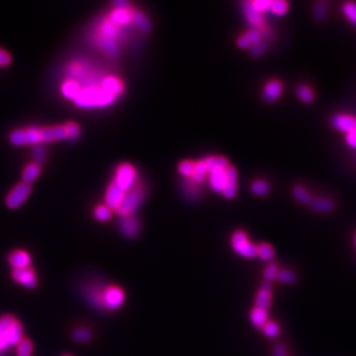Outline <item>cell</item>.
Segmentation results:
<instances>
[{"label":"cell","mask_w":356,"mask_h":356,"mask_svg":"<svg viewBox=\"0 0 356 356\" xmlns=\"http://www.w3.org/2000/svg\"><path fill=\"white\" fill-rule=\"evenodd\" d=\"M116 97L108 94L100 86L81 88L79 93L73 99L75 105L81 108L105 107L112 104Z\"/></svg>","instance_id":"6da1fadb"},{"label":"cell","mask_w":356,"mask_h":356,"mask_svg":"<svg viewBox=\"0 0 356 356\" xmlns=\"http://www.w3.org/2000/svg\"><path fill=\"white\" fill-rule=\"evenodd\" d=\"M22 327L12 317H3L0 320V351L9 346L19 344L22 340Z\"/></svg>","instance_id":"7a4b0ae2"},{"label":"cell","mask_w":356,"mask_h":356,"mask_svg":"<svg viewBox=\"0 0 356 356\" xmlns=\"http://www.w3.org/2000/svg\"><path fill=\"white\" fill-rule=\"evenodd\" d=\"M145 198V189L141 186H135L126 192L125 197L116 210L121 217L131 216L142 204Z\"/></svg>","instance_id":"3957f363"},{"label":"cell","mask_w":356,"mask_h":356,"mask_svg":"<svg viewBox=\"0 0 356 356\" xmlns=\"http://www.w3.org/2000/svg\"><path fill=\"white\" fill-rule=\"evenodd\" d=\"M41 129L36 127H31L27 129L15 130L13 131L10 136L9 140L12 145L17 147L22 146H29V145H38L41 143Z\"/></svg>","instance_id":"277c9868"},{"label":"cell","mask_w":356,"mask_h":356,"mask_svg":"<svg viewBox=\"0 0 356 356\" xmlns=\"http://www.w3.org/2000/svg\"><path fill=\"white\" fill-rule=\"evenodd\" d=\"M232 246L236 253L244 258H253L256 256V246L248 240L246 234L241 231L236 232L233 235Z\"/></svg>","instance_id":"5b68a950"},{"label":"cell","mask_w":356,"mask_h":356,"mask_svg":"<svg viewBox=\"0 0 356 356\" xmlns=\"http://www.w3.org/2000/svg\"><path fill=\"white\" fill-rule=\"evenodd\" d=\"M137 174L135 169L128 164L121 165L116 172L114 182L120 189L127 192L136 186Z\"/></svg>","instance_id":"8992f818"},{"label":"cell","mask_w":356,"mask_h":356,"mask_svg":"<svg viewBox=\"0 0 356 356\" xmlns=\"http://www.w3.org/2000/svg\"><path fill=\"white\" fill-rule=\"evenodd\" d=\"M32 191L31 184L20 182L18 183L8 194L6 198V205L11 209H16L20 207L28 198Z\"/></svg>","instance_id":"52a82bcc"},{"label":"cell","mask_w":356,"mask_h":356,"mask_svg":"<svg viewBox=\"0 0 356 356\" xmlns=\"http://www.w3.org/2000/svg\"><path fill=\"white\" fill-rule=\"evenodd\" d=\"M331 124L334 129L339 132L346 133L347 135L356 131V118L350 115H335L331 120Z\"/></svg>","instance_id":"ba28073f"},{"label":"cell","mask_w":356,"mask_h":356,"mask_svg":"<svg viewBox=\"0 0 356 356\" xmlns=\"http://www.w3.org/2000/svg\"><path fill=\"white\" fill-rule=\"evenodd\" d=\"M125 300L123 291L115 286L107 287L104 294V304L106 309L116 310L121 307Z\"/></svg>","instance_id":"9c48e42d"},{"label":"cell","mask_w":356,"mask_h":356,"mask_svg":"<svg viewBox=\"0 0 356 356\" xmlns=\"http://www.w3.org/2000/svg\"><path fill=\"white\" fill-rule=\"evenodd\" d=\"M119 229L123 236L129 238H134L139 235L141 226L137 218L131 215L127 217H121L119 222Z\"/></svg>","instance_id":"30bf717a"},{"label":"cell","mask_w":356,"mask_h":356,"mask_svg":"<svg viewBox=\"0 0 356 356\" xmlns=\"http://www.w3.org/2000/svg\"><path fill=\"white\" fill-rule=\"evenodd\" d=\"M126 192L120 189L115 183H111L106 191L105 195V206H107L110 210H117L120 204L122 203Z\"/></svg>","instance_id":"8fae6325"},{"label":"cell","mask_w":356,"mask_h":356,"mask_svg":"<svg viewBox=\"0 0 356 356\" xmlns=\"http://www.w3.org/2000/svg\"><path fill=\"white\" fill-rule=\"evenodd\" d=\"M227 170V169H226ZM224 169H215L209 172V184L213 191L217 193H223L226 189L228 176Z\"/></svg>","instance_id":"7c38bea8"},{"label":"cell","mask_w":356,"mask_h":356,"mask_svg":"<svg viewBox=\"0 0 356 356\" xmlns=\"http://www.w3.org/2000/svg\"><path fill=\"white\" fill-rule=\"evenodd\" d=\"M100 88L103 89L108 94L117 97L123 93L124 84L119 78L110 75V76H105L101 79Z\"/></svg>","instance_id":"4fadbf2b"},{"label":"cell","mask_w":356,"mask_h":356,"mask_svg":"<svg viewBox=\"0 0 356 356\" xmlns=\"http://www.w3.org/2000/svg\"><path fill=\"white\" fill-rule=\"evenodd\" d=\"M13 278L29 289L35 288L37 285V279L34 274V271L31 268H23V269H14L13 270Z\"/></svg>","instance_id":"5bb4252c"},{"label":"cell","mask_w":356,"mask_h":356,"mask_svg":"<svg viewBox=\"0 0 356 356\" xmlns=\"http://www.w3.org/2000/svg\"><path fill=\"white\" fill-rule=\"evenodd\" d=\"M41 143H51L56 141H60L66 139V133L63 126H56V127H47L41 129Z\"/></svg>","instance_id":"9a60e30c"},{"label":"cell","mask_w":356,"mask_h":356,"mask_svg":"<svg viewBox=\"0 0 356 356\" xmlns=\"http://www.w3.org/2000/svg\"><path fill=\"white\" fill-rule=\"evenodd\" d=\"M309 206L314 212L323 213V214L331 213L336 208V204L333 200L324 197L312 198L311 202L309 203Z\"/></svg>","instance_id":"2e32d148"},{"label":"cell","mask_w":356,"mask_h":356,"mask_svg":"<svg viewBox=\"0 0 356 356\" xmlns=\"http://www.w3.org/2000/svg\"><path fill=\"white\" fill-rule=\"evenodd\" d=\"M271 301V285L265 282L258 291L255 298V307L263 310H268Z\"/></svg>","instance_id":"e0dca14e"},{"label":"cell","mask_w":356,"mask_h":356,"mask_svg":"<svg viewBox=\"0 0 356 356\" xmlns=\"http://www.w3.org/2000/svg\"><path fill=\"white\" fill-rule=\"evenodd\" d=\"M283 86L278 80L269 81L263 89V98L267 102H272L278 99L282 93Z\"/></svg>","instance_id":"ac0fdd59"},{"label":"cell","mask_w":356,"mask_h":356,"mask_svg":"<svg viewBox=\"0 0 356 356\" xmlns=\"http://www.w3.org/2000/svg\"><path fill=\"white\" fill-rule=\"evenodd\" d=\"M243 11L248 24H250L253 27H259L262 25L263 22L262 14L259 13L257 10H255V8L252 6L251 1H246L243 4Z\"/></svg>","instance_id":"d6986e66"},{"label":"cell","mask_w":356,"mask_h":356,"mask_svg":"<svg viewBox=\"0 0 356 356\" xmlns=\"http://www.w3.org/2000/svg\"><path fill=\"white\" fill-rule=\"evenodd\" d=\"M227 176H228V182L226 189L224 190L223 194L226 198L232 199L237 194V172L233 167H229L227 170Z\"/></svg>","instance_id":"ffe728a7"},{"label":"cell","mask_w":356,"mask_h":356,"mask_svg":"<svg viewBox=\"0 0 356 356\" xmlns=\"http://www.w3.org/2000/svg\"><path fill=\"white\" fill-rule=\"evenodd\" d=\"M133 12L128 10H121V9H114L109 16V20L114 23L116 26H124L128 25L130 22H132Z\"/></svg>","instance_id":"44dd1931"},{"label":"cell","mask_w":356,"mask_h":356,"mask_svg":"<svg viewBox=\"0 0 356 356\" xmlns=\"http://www.w3.org/2000/svg\"><path fill=\"white\" fill-rule=\"evenodd\" d=\"M260 42V33L257 30H251L241 35L237 39V45L241 49H247Z\"/></svg>","instance_id":"7402d4cb"},{"label":"cell","mask_w":356,"mask_h":356,"mask_svg":"<svg viewBox=\"0 0 356 356\" xmlns=\"http://www.w3.org/2000/svg\"><path fill=\"white\" fill-rule=\"evenodd\" d=\"M119 34H120V31L118 29V26H116L114 23H112L109 19L104 20L101 23V26H100V35H101L100 37L101 38L116 41Z\"/></svg>","instance_id":"603a6c76"},{"label":"cell","mask_w":356,"mask_h":356,"mask_svg":"<svg viewBox=\"0 0 356 356\" xmlns=\"http://www.w3.org/2000/svg\"><path fill=\"white\" fill-rule=\"evenodd\" d=\"M10 263L15 269L28 268L30 265V256L25 251H15L10 255Z\"/></svg>","instance_id":"cb8c5ba5"},{"label":"cell","mask_w":356,"mask_h":356,"mask_svg":"<svg viewBox=\"0 0 356 356\" xmlns=\"http://www.w3.org/2000/svg\"><path fill=\"white\" fill-rule=\"evenodd\" d=\"M80 90V84L74 79H67L61 85V92L68 99H74Z\"/></svg>","instance_id":"d4e9b609"},{"label":"cell","mask_w":356,"mask_h":356,"mask_svg":"<svg viewBox=\"0 0 356 356\" xmlns=\"http://www.w3.org/2000/svg\"><path fill=\"white\" fill-rule=\"evenodd\" d=\"M267 317H268L267 310L259 309L256 307L252 309L250 313V321L253 324V326L258 329H262L263 326L267 323Z\"/></svg>","instance_id":"484cf974"},{"label":"cell","mask_w":356,"mask_h":356,"mask_svg":"<svg viewBox=\"0 0 356 356\" xmlns=\"http://www.w3.org/2000/svg\"><path fill=\"white\" fill-rule=\"evenodd\" d=\"M132 21L134 22L135 26L142 32L144 33H148L151 30V22L148 19V17L140 12V11H136L133 12V17H132Z\"/></svg>","instance_id":"4316f807"},{"label":"cell","mask_w":356,"mask_h":356,"mask_svg":"<svg viewBox=\"0 0 356 356\" xmlns=\"http://www.w3.org/2000/svg\"><path fill=\"white\" fill-rule=\"evenodd\" d=\"M204 164L208 170V172H211L215 169H228L230 167L228 161L223 157H209L205 159Z\"/></svg>","instance_id":"83f0119b"},{"label":"cell","mask_w":356,"mask_h":356,"mask_svg":"<svg viewBox=\"0 0 356 356\" xmlns=\"http://www.w3.org/2000/svg\"><path fill=\"white\" fill-rule=\"evenodd\" d=\"M40 174H41L40 166H38L36 164H30L23 171V174H22L23 182L31 184L38 178Z\"/></svg>","instance_id":"f1b7e54d"},{"label":"cell","mask_w":356,"mask_h":356,"mask_svg":"<svg viewBox=\"0 0 356 356\" xmlns=\"http://www.w3.org/2000/svg\"><path fill=\"white\" fill-rule=\"evenodd\" d=\"M97 44L101 49H103L110 56H116L119 53L117 42L114 40H108V39H104V38L100 37L97 41Z\"/></svg>","instance_id":"f546056e"},{"label":"cell","mask_w":356,"mask_h":356,"mask_svg":"<svg viewBox=\"0 0 356 356\" xmlns=\"http://www.w3.org/2000/svg\"><path fill=\"white\" fill-rule=\"evenodd\" d=\"M296 93H297V96L299 97V99L301 101H303L304 103L306 104H310L314 101L315 99V94L314 92L312 91V89L307 86V85H299L296 89Z\"/></svg>","instance_id":"4dcf8cb0"},{"label":"cell","mask_w":356,"mask_h":356,"mask_svg":"<svg viewBox=\"0 0 356 356\" xmlns=\"http://www.w3.org/2000/svg\"><path fill=\"white\" fill-rule=\"evenodd\" d=\"M256 256L263 261H270L274 257V250L268 243H261L256 246Z\"/></svg>","instance_id":"1f68e13d"},{"label":"cell","mask_w":356,"mask_h":356,"mask_svg":"<svg viewBox=\"0 0 356 356\" xmlns=\"http://www.w3.org/2000/svg\"><path fill=\"white\" fill-rule=\"evenodd\" d=\"M208 170L204 164L203 161L201 162H198L197 164H195L194 166V172H193V175H192V180L195 182V183H201L205 180L206 176L208 174Z\"/></svg>","instance_id":"d6a6232c"},{"label":"cell","mask_w":356,"mask_h":356,"mask_svg":"<svg viewBox=\"0 0 356 356\" xmlns=\"http://www.w3.org/2000/svg\"><path fill=\"white\" fill-rule=\"evenodd\" d=\"M343 13L356 30V3L347 2L343 6Z\"/></svg>","instance_id":"836d02e7"},{"label":"cell","mask_w":356,"mask_h":356,"mask_svg":"<svg viewBox=\"0 0 356 356\" xmlns=\"http://www.w3.org/2000/svg\"><path fill=\"white\" fill-rule=\"evenodd\" d=\"M294 198L301 204L309 205V203L312 200L311 194L303 187V186H296L293 191Z\"/></svg>","instance_id":"e575fe53"},{"label":"cell","mask_w":356,"mask_h":356,"mask_svg":"<svg viewBox=\"0 0 356 356\" xmlns=\"http://www.w3.org/2000/svg\"><path fill=\"white\" fill-rule=\"evenodd\" d=\"M32 157H33L34 164H36L38 166L43 164L47 159V153H46L45 148L43 146H41L40 144L35 145L32 150Z\"/></svg>","instance_id":"d590c367"},{"label":"cell","mask_w":356,"mask_h":356,"mask_svg":"<svg viewBox=\"0 0 356 356\" xmlns=\"http://www.w3.org/2000/svg\"><path fill=\"white\" fill-rule=\"evenodd\" d=\"M270 10L273 14H275L277 16H282L288 11V3L283 0L271 1Z\"/></svg>","instance_id":"8d00e7d4"},{"label":"cell","mask_w":356,"mask_h":356,"mask_svg":"<svg viewBox=\"0 0 356 356\" xmlns=\"http://www.w3.org/2000/svg\"><path fill=\"white\" fill-rule=\"evenodd\" d=\"M251 191L253 194H255L257 196H263L269 191V186L265 181L257 180L252 183Z\"/></svg>","instance_id":"74e56055"},{"label":"cell","mask_w":356,"mask_h":356,"mask_svg":"<svg viewBox=\"0 0 356 356\" xmlns=\"http://www.w3.org/2000/svg\"><path fill=\"white\" fill-rule=\"evenodd\" d=\"M94 216L101 222H106L111 218V210L107 206L100 205L94 211Z\"/></svg>","instance_id":"f35d334b"},{"label":"cell","mask_w":356,"mask_h":356,"mask_svg":"<svg viewBox=\"0 0 356 356\" xmlns=\"http://www.w3.org/2000/svg\"><path fill=\"white\" fill-rule=\"evenodd\" d=\"M278 272H279L278 266H277L275 263H269V265L265 268L264 273H263L264 279H265L266 282H268V283H269V282H272V281H274V280L277 278Z\"/></svg>","instance_id":"ab89813d"},{"label":"cell","mask_w":356,"mask_h":356,"mask_svg":"<svg viewBox=\"0 0 356 356\" xmlns=\"http://www.w3.org/2000/svg\"><path fill=\"white\" fill-rule=\"evenodd\" d=\"M262 330H263L264 335H265L266 337L270 338V339L276 338V337L279 335V332H280L278 325L275 324L274 322H267V323L263 326Z\"/></svg>","instance_id":"60d3db41"},{"label":"cell","mask_w":356,"mask_h":356,"mask_svg":"<svg viewBox=\"0 0 356 356\" xmlns=\"http://www.w3.org/2000/svg\"><path fill=\"white\" fill-rule=\"evenodd\" d=\"M18 356H31L32 355V344L29 340H21L18 344Z\"/></svg>","instance_id":"b9f144b4"},{"label":"cell","mask_w":356,"mask_h":356,"mask_svg":"<svg viewBox=\"0 0 356 356\" xmlns=\"http://www.w3.org/2000/svg\"><path fill=\"white\" fill-rule=\"evenodd\" d=\"M64 130H65V133H66V138L68 139H71V140H74L78 137L79 133H80V129H79V126L73 122H69L67 124H65L63 126Z\"/></svg>","instance_id":"7bdbcfd3"},{"label":"cell","mask_w":356,"mask_h":356,"mask_svg":"<svg viewBox=\"0 0 356 356\" xmlns=\"http://www.w3.org/2000/svg\"><path fill=\"white\" fill-rule=\"evenodd\" d=\"M314 12H315V17L317 20L319 21H323L326 19L327 15H328V7H327V4L323 1L321 2H318L315 6V9H314Z\"/></svg>","instance_id":"ee69618b"},{"label":"cell","mask_w":356,"mask_h":356,"mask_svg":"<svg viewBox=\"0 0 356 356\" xmlns=\"http://www.w3.org/2000/svg\"><path fill=\"white\" fill-rule=\"evenodd\" d=\"M277 279L284 284H292L296 280L295 274L290 270H281L278 272Z\"/></svg>","instance_id":"f6af8a7d"},{"label":"cell","mask_w":356,"mask_h":356,"mask_svg":"<svg viewBox=\"0 0 356 356\" xmlns=\"http://www.w3.org/2000/svg\"><path fill=\"white\" fill-rule=\"evenodd\" d=\"M194 166H195V164H193L191 162H188V161H185V162H182L179 165L178 171L183 177L191 178L192 175H193V172H194Z\"/></svg>","instance_id":"bcb514c9"},{"label":"cell","mask_w":356,"mask_h":356,"mask_svg":"<svg viewBox=\"0 0 356 356\" xmlns=\"http://www.w3.org/2000/svg\"><path fill=\"white\" fill-rule=\"evenodd\" d=\"M73 338L78 343H86L91 339V333L86 329H78L74 332Z\"/></svg>","instance_id":"7dc6e473"},{"label":"cell","mask_w":356,"mask_h":356,"mask_svg":"<svg viewBox=\"0 0 356 356\" xmlns=\"http://www.w3.org/2000/svg\"><path fill=\"white\" fill-rule=\"evenodd\" d=\"M197 183H195L193 180L192 181H186L183 185V189H184V193L186 194V196L193 198L197 196L198 193V188L196 186Z\"/></svg>","instance_id":"c3c4849f"},{"label":"cell","mask_w":356,"mask_h":356,"mask_svg":"<svg viewBox=\"0 0 356 356\" xmlns=\"http://www.w3.org/2000/svg\"><path fill=\"white\" fill-rule=\"evenodd\" d=\"M251 3H252V6L255 8V10H257L259 13H262V12H265L270 9L271 1L270 0H254V1H251Z\"/></svg>","instance_id":"681fc988"},{"label":"cell","mask_w":356,"mask_h":356,"mask_svg":"<svg viewBox=\"0 0 356 356\" xmlns=\"http://www.w3.org/2000/svg\"><path fill=\"white\" fill-rule=\"evenodd\" d=\"M266 49H267L266 44L264 42L260 41L251 47V54L255 57H259L266 51Z\"/></svg>","instance_id":"f907efd6"},{"label":"cell","mask_w":356,"mask_h":356,"mask_svg":"<svg viewBox=\"0 0 356 356\" xmlns=\"http://www.w3.org/2000/svg\"><path fill=\"white\" fill-rule=\"evenodd\" d=\"M272 355L273 356H287L286 347L283 344L278 343L277 345H275Z\"/></svg>","instance_id":"816d5d0a"},{"label":"cell","mask_w":356,"mask_h":356,"mask_svg":"<svg viewBox=\"0 0 356 356\" xmlns=\"http://www.w3.org/2000/svg\"><path fill=\"white\" fill-rule=\"evenodd\" d=\"M11 62V58L8 53L0 49V65L5 66Z\"/></svg>","instance_id":"f5cc1de1"},{"label":"cell","mask_w":356,"mask_h":356,"mask_svg":"<svg viewBox=\"0 0 356 356\" xmlns=\"http://www.w3.org/2000/svg\"><path fill=\"white\" fill-rule=\"evenodd\" d=\"M114 7L115 9H121V10H128L129 9V2L126 0H116L114 1Z\"/></svg>","instance_id":"db71d44e"},{"label":"cell","mask_w":356,"mask_h":356,"mask_svg":"<svg viewBox=\"0 0 356 356\" xmlns=\"http://www.w3.org/2000/svg\"><path fill=\"white\" fill-rule=\"evenodd\" d=\"M347 143L350 147L356 149V131L347 135Z\"/></svg>","instance_id":"11a10c76"},{"label":"cell","mask_w":356,"mask_h":356,"mask_svg":"<svg viewBox=\"0 0 356 356\" xmlns=\"http://www.w3.org/2000/svg\"><path fill=\"white\" fill-rule=\"evenodd\" d=\"M355 244H356V237H355Z\"/></svg>","instance_id":"9f6ffc18"},{"label":"cell","mask_w":356,"mask_h":356,"mask_svg":"<svg viewBox=\"0 0 356 356\" xmlns=\"http://www.w3.org/2000/svg\"></svg>","instance_id":"6f0895ef"}]
</instances>
